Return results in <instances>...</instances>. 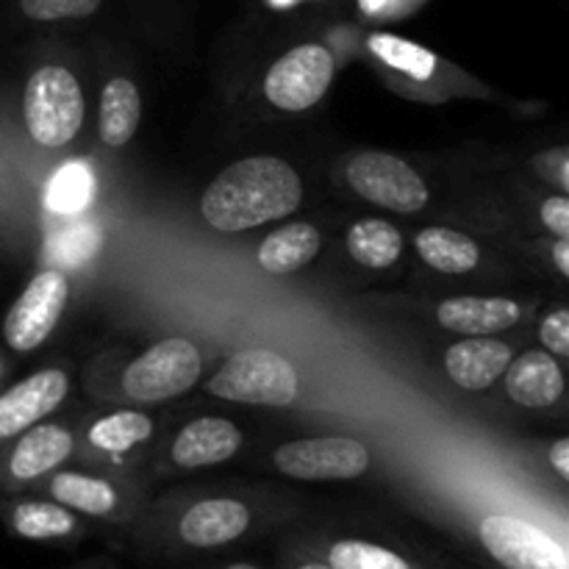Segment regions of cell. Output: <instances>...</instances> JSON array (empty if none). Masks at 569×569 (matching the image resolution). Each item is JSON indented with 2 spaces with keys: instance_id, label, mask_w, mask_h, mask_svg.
<instances>
[{
  "instance_id": "ac0fdd59",
  "label": "cell",
  "mask_w": 569,
  "mask_h": 569,
  "mask_svg": "<svg viewBox=\"0 0 569 569\" xmlns=\"http://www.w3.org/2000/svg\"><path fill=\"white\" fill-rule=\"evenodd\" d=\"M142 117L139 89L128 78H111L100 94V139L109 148H126Z\"/></svg>"
},
{
  "instance_id": "7c38bea8",
  "label": "cell",
  "mask_w": 569,
  "mask_h": 569,
  "mask_svg": "<svg viewBox=\"0 0 569 569\" xmlns=\"http://www.w3.org/2000/svg\"><path fill=\"white\" fill-rule=\"evenodd\" d=\"M511 365V348L489 337H472L456 342L445 356V367L456 387L467 392H481L503 378L506 367Z\"/></svg>"
},
{
  "instance_id": "d6a6232c",
  "label": "cell",
  "mask_w": 569,
  "mask_h": 569,
  "mask_svg": "<svg viewBox=\"0 0 569 569\" xmlns=\"http://www.w3.org/2000/svg\"><path fill=\"white\" fill-rule=\"evenodd\" d=\"M553 261L561 276H569V239H559L553 244Z\"/></svg>"
},
{
  "instance_id": "ffe728a7",
  "label": "cell",
  "mask_w": 569,
  "mask_h": 569,
  "mask_svg": "<svg viewBox=\"0 0 569 569\" xmlns=\"http://www.w3.org/2000/svg\"><path fill=\"white\" fill-rule=\"evenodd\" d=\"M345 244H348V253L353 256V261L372 267V270L392 267L403 253V237H400L398 228L387 220H376V217L356 222L345 237Z\"/></svg>"
},
{
  "instance_id": "277c9868",
  "label": "cell",
  "mask_w": 569,
  "mask_h": 569,
  "mask_svg": "<svg viewBox=\"0 0 569 569\" xmlns=\"http://www.w3.org/2000/svg\"><path fill=\"white\" fill-rule=\"evenodd\" d=\"M203 359L200 350L187 339H164L144 350L128 365L122 376V389L139 403H161L178 398L198 383Z\"/></svg>"
},
{
  "instance_id": "8fae6325",
  "label": "cell",
  "mask_w": 569,
  "mask_h": 569,
  "mask_svg": "<svg viewBox=\"0 0 569 569\" xmlns=\"http://www.w3.org/2000/svg\"><path fill=\"white\" fill-rule=\"evenodd\" d=\"M250 528V509L239 500L214 498L194 503L178 522V537L198 550L222 548Z\"/></svg>"
},
{
  "instance_id": "4dcf8cb0",
  "label": "cell",
  "mask_w": 569,
  "mask_h": 569,
  "mask_svg": "<svg viewBox=\"0 0 569 569\" xmlns=\"http://www.w3.org/2000/svg\"><path fill=\"white\" fill-rule=\"evenodd\" d=\"M415 3H420V0H359L361 11H365V14H370V17L398 14V11L411 9Z\"/></svg>"
},
{
  "instance_id": "44dd1931",
  "label": "cell",
  "mask_w": 569,
  "mask_h": 569,
  "mask_svg": "<svg viewBox=\"0 0 569 569\" xmlns=\"http://www.w3.org/2000/svg\"><path fill=\"white\" fill-rule=\"evenodd\" d=\"M50 495L64 509H76L89 517H106L117 509V492L111 483L81 476V472H59L50 481Z\"/></svg>"
},
{
  "instance_id": "cb8c5ba5",
  "label": "cell",
  "mask_w": 569,
  "mask_h": 569,
  "mask_svg": "<svg viewBox=\"0 0 569 569\" xmlns=\"http://www.w3.org/2000/svg\"><path fill=\"white\" fill-rule=\"evenodd\" d=\"M367 48L372 56L389 64L392 70L406 72V76L417 78V81H426L437 70V56L431 50H426L422 44L409 42L403 37H395V33H372L367 39Z\"/></svg>"
},
{
  "instance_id": "d4e9b609",
  "label": "cell",
  "mask_w": 569,
  "mask_h": 569,
  "mask_svg": "<svg viewBox=\"0 0 569 569\" xmlns=\"http://www.w3.org/2000/svg\"><path fill=\"white\" fill-rule=\"evenodd\" d=\"M150 433H153V422H150L148 415H139V411H117V415L94 422L92 431H89V442L94 448L111 450V453H126L133 445L150 439Z\"/></svg>"
},
{
  "instance_id": "4316f807",
  "label": "cell",
  "mask_w": 569,
  "mask_h": 569,
  "mask_svg": "<svg viewBox=\"0 0 569 569\" xmlns=\"http://www.w3.org/2000/svg\"><path fill=\"white\" fill-rule=\"evenodd\" d=\"M100 248V231L92 222H70L48 239V261L78 267L92 259Z\"/></svg>"
},
{
  "instance_id": "603a6c76",
  "label": "cell",
  "mask_w": 569,
  "mask_h": 569,
  "mask_svg": "<svg viewBox=\"0 0 569 569\" xmlns=\"http://www.w3.org/2000/svg\"><path fill=\"white\" fill-rule=\"evenodd\" d=\"M11 528L22 539L44 542V539L70 537L76 531V517L61 503H39V500H33V503H20L11 511Z\"/></svg>"
},
{
  "instance_id": "30bf717a",
  "label": "cell",
  "mask_w": 569,
  "mask_h": 569,
  "mask_svg": "<svg viewBox=\"0 0 569 569\" xmlns=\"http://www.w3.org/2000/svg\"><path fill=\"white\" fill-rule=\"evenodd\" d=\"M67 395L61 370H42L0 395V439H11L59 409Z\"/></svg>"
},
{
  "instance_id": "f1b7e54d",
  "label": "cell",
  "mask_w": 569,
  "mask_h": 569,
  "mask_svg": "<svg viewBox=\"0 0 569 569\" xmlns=\"http://www.w3.org/2000/svg\"><path fill=\"white\" fill-rule=\"evenodd\" d=\"M539 339L556 356H569V311L553 309L539 326Z\"/></svg>"
},
{
  "instance_id": "8992f818",
  "label": "cell",
  "mask_w": 569,
  "mask_h": 569,
  "mask_svg": "<svg viewBox=\"0 0 569 569\" xmlns=\"http://www.w3.org/2000/svg\"><path fill=\"white\" fill-rule=\"evenodd\" d=\"M333 81V56L326 44L306 42L287 50L264 76V94L281 111H306L326 98Z\"/></svg>"
},
{
  "instance_id": "5b68a950",
  "label": "cell",
  "mask_w": 569,
  "mask_h": 569,
  "mask_svg": "<svg viewBox=\"0 0 569 569\" xmlns=\"http://www.w3.org/2000/svg\"><path fill=\"white\" fill-rule=\"evenodd\" d=\"M348 183L370 203L398 214H417L428 203V187L415 167L381 150H365L348 164Z\"/></svg>"
},
{
  "instance_id": "f546056e",
  "label": "cell",
  "mask_w": 569,
  "mask_h": 569,
  "mask_svg": "<svg viewBox=\"0 0 569 569\" xmlns=\"http://www.w3.org/2000/svg\"><path fill=\"white\" fill-rule=\"evenodd\" d=\"M542 222L548 231H553L559 239H569V203L565 194H556L542 203Z\"/></svg>"
},
{
  "instance_id": "d590c367",
  "label": "cell",
  "mask_w": 569,
  "mask_h": 569,
  "mask_svg": "<svg viewBox=\"0 0 569 569\" xmlns=\"http://www.w3.org/2000/svg\"><path fill=\"white\" fill-rule=\"evenodd\" d=\"M226 569H261V567H256V565H231V567H226Z\"/></svg>"
},
{
  "instance_id": "484cf974",
  "label": "cell",
  "mask_w": 569,
  "mask_h": 569,
  "mask_svg": "<svg viewBox=\"0 0 569 569\" xmlns=\"http://www.w3.org/2000/svg\"><path fill=\"white\" fill-rule=\"evenodd\" d=\"M326 565L331 569H415L395 550L361 539H342L331 545Z\"/></svg>"
},
{
  "instance_id": "1f68e13d",
  "label": "cell",
  "mask_w": 569,
  "mask_h": 569,
  "mask_svg": "<svg viewBox=\"0 0 569 569\" xmlns=\"http://www.w3.org/2000/svg\"><path fill=\"white\" fill-rule=\"evenodd\" d=\"M550 467H553L565 481H569V439H559V442L550 448Z\"/></svg>"
},
{
  "instance_id": "2e32d148",
  "label": "cell",
  "mask_w": 569,
  "mask_h": 569,
  "mask_svg": "<svg viewBox=\"0 0 569 569\" xmlns=\"http://www.w3.org/2000/svg\"><path fill=\"white\" fill-rule=\"evenodd\" d=\"M72 453V437L61 426H33L26 437L17 442L14 453H11L9 470L17 481H33V478L44 476L67 456Z\"/></svg>"
},
{
  "instance_id": "5bb4252c",
  "label": "cell",
  "mask_w": 569,
  "mask_h": 569,
  "mask_svg": "<svg viewBox=\"0 0 569 569\" xmlns=\"http://www.w3.org/2000/svg\"><path fill=\"white\" fill-rule=\"evenodd\" d=\"M239 448H242V433L233 422L220 420V417H200L178 433L172 445V461L178 467L194 470V467L222 465L237 456Z\"/></svg>"
},
{
  "instance_id": "9a60e30c",
  "label": "cell",
  "mask_w": 569,
  "mask_h": 569,
  "mask_svg": "<svg viewBox=\"0 0 569 569\" xmlns=\"http://www.w3.org/2000/svg\"><path fill=\"white\" fill-rule=\"evenodd\" d=\"M520 306L509 298H450L437 309L439 326L467 337H492L520 322Z\"/></svg>"
},
{
  "instance_id": "4fadbf2b",
  "label": "cell",
  "mask_w": 569,
  "mask_h": 569,
  "mask_svg": "<svg viewBox=\"0 0 569 569\" xmlns=\"http://www.w3.org/2000/svg\"><path fill=\"white\" fill-rule=\"evenodd\" d=\"M503 378L509 398L526 409H548L565 395L559 361L545 350H531L520 359H511Z\"/></svg>"
},
{
  "instance_id": "ba28073f",
  "label": "cell",
  "mask_w": 569,
  "mask_h": 569,
  "mask_svg": "<svg viewBox=\"0 0 569 569\" xmlns=\"http://www.w3.org/2000/svg\"><path fill=\"white\" fill-rule=\"evenodd\" d=\"M276 467L300 481H350L365 476L370 453L359 439L350 437L298 439L276 450Z\"/></svg>"
},
{
  "instance_id": "83f0119b",
  "label": "cell",
  "mask_w": 569,
  "mask_h": 569,
  "mask_svg": "<svg viewBox=\"0 0 569 569\" xmlns=\"http://www.w3.org/2000/svg\"><path fill=\"white\" fill-rule=\"evenodd\" d=\"M103 6V0H20V9L28 20L56 22L89 17Z\"/></svg>"
},
{
  "instance_id": "7a4b0ae2",
  "label": "cell",
  "mask_w": 569,
  "mask_h": 569,
  "mask_svg": "<svg viewBox=\"0 0 569 569\" xmlns=\"http://www.w3.org/2000/svg\"><path fill=\"white\" fill-rule=\"evenodd\" d=\"M22 114L33 142L42 148H64L83 122L81 83L67 67H39L28 78Z\"/></svg>"
},
{
  "instance_id": "3957f363",
  "label": "cell",
  "mask_w": 569,
  "mask_h": 569,
  "mask_svg": "<svg viewBox=\"0 0 569 569\" xmlns=\"http://www.w3.org/2000/svg\"><path fill=\"white\" fill-rule=\"evenodd\" d=\"M209 392L250 406H289L300 392L295 367L276 350H239L209 381Z\"/></svg>"
},
{
  "instance_id": "7402d4cb",
  "label": "cell",
  "mask_w": 569,
  "mask_h": 569,
  "mask_svg": "<svg viewBox=\"0 0 569 569\" xmlns=\"http://www.w3.org/2000/svg\"><path fill=\"white\" fill-rule=\"evenodd\" d=\"M94 194V176L83 161H67L48 181L44 203L56 214H78L89 206Z\"/></svg>"
},
{
  "instance_id": "d6986e66",
  "label": "cell",
  "mask_w": 569,
  "mask_h": 569,
  "mask_svg": "<svg viewBox=\"0 0 569 569\" xmlns=\"http://www.w3.org/2000/svg\"><path fill=\"white\" fill-rule=\"evenodd\" d=\"M417 253L428 267L448 276L476 270L481 261V250L467 233L450 231V228H426L417 233Z\"/></svg>"
},
{
  "instance_id": "e575fe53",
  "label": "cell",
  "mask_w": 569,
  "mask_h": 569,
  "mask_svg": "<svg viewBox=\"0 0 569 569\" xmlns=\"http://www.w3.org/2000/svg\"><path fill=\"white\" fill-rule=\"evenodd\" d=\"M298 569H331V567L320 565V561H309V565H300Z\"/></svg>"
},
{
  "instance_id": "6da1fadb",
  "label": "cell",
  "mask_w": 569,
  "mask_h": 569,
  "mask_svg": "<svg viewBox=\"0 0 569 569\" xmlns=\"http://www.w3.org/2000/svg\"><path fill=\"white\" fill-rule=\"evenodd\" d=\"M303 200V183L278 156H250L220 172L200 200L206 222L217 231L237 233L261 222L292 214Z\"/></svg>"
},
{
  "instance_id": "9c48e42d",
  "label": "cell",
  "mask_w": 569,
  "mask_h": 569,
  "mask_svg": "<svg viewBox=\"0 0 569 569\" xmlns=\"http://www.w3.org/2000/svg\"><path fill=\"white\" fill-rule=\"evenodd\" d=\"M67 287L64 272L44 270L26 287V292L14 300L3 320V337L11 350H37L44 339L53 333L61 311L67 306Z\"/></svg>"
},
{
  "instance_id": "e0dca14e",
  "label": "cell",
  "mask_w": 569,
  "mask_h": 569,
  "mask_svg": "<svg viewBox=\"0 0 569 569\" xmlns=\"http://www.w3.org/2000/svg\"><path fill=\"white\" fill-rule=\"evenodd\" d=\"M322 237L309 222H292L278 231H272L264 242L259 244V267L270 276H289L309 264L320 253Z\"/></svg>"
},
{
  "instance_id": "836d02e7",
  "label": "cell",
  "mask_w": 569,
  "mask_h": 569,
  "mask_svg": "<svg viewBox=\"0 0 569 569\" xmlns=\"http://www.w3.org/2000/svg\"><path fill=\"white\" fill-rule=\"evenodd\" d=\"M267 3H270L272 9H289V6L300 3V0H267Z\"/></svg>"
},
{
  "instance_id": "52a82bcc",
  "label": "cell",
  "mask_w": 569,
  "mask_h": 569,
  "mask_svg": "<svg viewBox=\"0 0 569 569\" xmlns=\"http://www.w3.org/2000/svg\"><path fill=\"white\" fill-rule=\"evenodd\" d=\"M478 537L487 553L503 569H569V556L561 542L522 517H483Z\"/></svg>"
}]
</instances>
